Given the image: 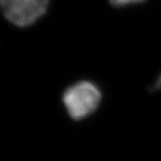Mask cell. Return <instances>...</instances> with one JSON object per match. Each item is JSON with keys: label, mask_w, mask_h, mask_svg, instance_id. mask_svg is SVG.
<instances>
[{"label": "cell", "mask_w": 161, "mask_h": 161, "mask_svg": "<svg viewBox=\"0 0 161 161\" xmlns=\"http://www.w3.org/2000/svg\"><path fill=\"white\" fill-rule=\"evenodd\" d=\"M161 88V73L160 75L158 76V78H157V80H156L155 83L153 84V86H152V89L153 90H159Z\"/></svg>", "instance_id": "obj_4"}, {"label": "cell", "mask_w": 161, "mask_h": 161, "mask_svg": "<svg viewBox=\"0 0 161 161\" xmlns=\"http://www.w3.org/2000/svg\"><path fill=\"white\" fill-rule=\"evenodd\" d=\"M101 92L96 84L80 80L67 88L63 94V102L67 113L75 120H80L98 108Z\"/></svg>", "instance_id": "obj_1"}, {"label": "cell", "mask_w": 161, "mask_h": 161, "mask_svg": "<svg viewBox=\"0 0 161 161\" xmlns=\"http://www.w3.org/2000/svg\"><path fill=\"white\" fill-rule=\"evenodd\" d=\"M145 0H109L110 4L115 7H125L143 3Z\"/></svg>", "instance_id": "obj_3"}, {"label": "cell", "mask_w": 161, "mask_h": 161, "mask_svg": "<svg viewBox=\"0 0 161 161\" xmlns=\"http://www.w3.org/2000/svg\"><path fill=\"white\" fill-rule=\"evenodd\" d=\"M50 0H0L1 11L7 22L19 28L33 25L46 14Z\"/></svg>", "instance_id": "obj_2"}]
</instances>
